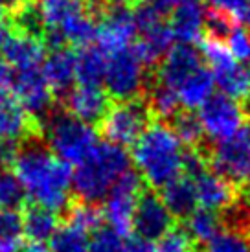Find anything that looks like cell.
Returning <instances> with one entry per match:
<instances>
[{"label":"cell","instance_id":"obj_26","mask_svg":"<svg viewBox=\"0 0 250 252\" xmlns=\"http://www.w3.org/2000/svg\"><path fill=\"white\" fill-rule=\"evenodd\" d=\"M107 68V54L99 46H85L76 56V79L79 85L99 87Z\"/></svg>","mask_w":250,"mask_h":252},{"label":"cell","instance_id":"obj_33","mask_svg":"<svg viewBox=\"0 0 250 252\" xmlns=\"http://www.w3.org/2000/svg\"><path fill=\"white\" fill-rule=\"evenodd\" d=\"M204 252H250V236L245 232L224 228L206 243Z\"/></svg>","mask_w":250,"mask_h":252},{"label":"cell","instance_id":"obj_47","mask_svg":"<svg viewBox=\"0 0 250 252\" xmlns=\"http://www.w3.org/2000/svg\"><path fill=\"white\" fill-rule=\"evenodd\" d=\"M193 252H195V251H193Z\"/></svg>","mask_w":250,"mask_h":252},{"label":"cell","instance_id":"obj_45","mask_svg":"<svg viewBox=\"0 0 250 252\" xmlns=\"http://www.w3.org/2000/svg\"><path fill=\"white\" fill-rule=\"evenodd\" d=\"M241 21L245 22L247 30L250 32V2H249V6H247V9H245V13H243V17H241Z\"/></svg>","mask_w":250,"mask_h":252},{"label":"cell","instance_id":"obj_30","mask_svg":"<svg viewBox=\"0 0 250 252\" xmlns=\"http://www.w3.org/2000/svg\"><path fill=\"white\" fill-rule=\"evenodd\" d=\"M22 234V214L17 210H0V252H19Z\"/></svg>","mask_w":250,"mask_h":252},{"label":"cell","instance_id":"obj_13","mask_svg":"<svg viewBox=\"0 0 250 252\" xmlns=\"http://www.w3.org/2000/svg\"><path fill=\"white\" fill-rule=\"evenodd\" d=\"M173 226V216L169 214L162 197L155 191H142L134 210L132 230L147 241L158 239Z\"/></svg>","mask_w":250,"mask_h":252},{"label":"cell","instance_id":"obj_21","mask_svg":"<svg viewBox=\"0 0 250 252\" xmlns=\"http://www.w3.org/2000/svg\"><path fill=\"white\" fill-rule=\"evenodd\" d=\"M195 191H197V203L201 204L204 210L221 212L228 210L236 201V191L234 184H230L226 179H222L217 173L204 171L202 175L193 179Z\"/></svg>","mask_w":250,"mask_h":252},{"label":"cell","instance_id":"obj_9","mask_svg":"<svg viewBox=\"0 0 250 252\" xmlns=\"http://www.w3.org/2000/svg\"><path fill=\"white\" fill-rule=\"evenodd\" d=\"M164 13L149 6H140L134 11V21L138 30V42L134 50L146 66L160 63L173 46V33L169 24L164 21Z\"/></svg>","mask_w":250,"mask_h":252},{"label":"cell","instance_id":"obj_35","mask_svg":"<svg viewBox=\"0 0 250 252\" xmlns=\"http://www.w3.org/2000/svg\"><path fill=\"white\" fill-rule=\"evenodd\" d=\"M156 252H193V239L189 238L186 228L171 226L169 230L156 239Z\"/></svg>","mask_w":250,"mask_h":252},{"label":"cell","instance_id":"obj_5","mask_svg":"<svg viewBox=\"0 0 250 252\" xmlns=\"http://www.w3.org/2000/svg\"><path fill=\"white\" fill-rule=\"evenodd\" d=\"M46 146L66 164L79 166L97 146L96 129L72 114H54L44 126Z\"/></svg>","mask_w":250,"mask_h":252},{"label":"cell","instance_id":"obj_4","mask_svg":"<svg viewBox=\"0 0 250 252\" xmlns=\"http://www.w3.org/2000/svg\"><path fill=\"white\" fill-rule=\"evenodd\" d=\"M31 19L57 42L89 44L96 37V22L85 0H35Z\"/></svg>","mask_w":250,"mask_h":252},{"label":"cell","instance_id":"obj_14","mask_svg":"<svg viewBox=\"0 0 250 252\" xmlns=\"http://www.w3.org/2000/svg\"><path fill=\"white\" fill-rule=\"evenodd\" d=\"M136 37H138V30H136L134 13L125 7H114L96 26L97 46L107 56L120 50L131 48V42Z\"/></svg>","mask_w":250,"mask_h":252},{"label":"cell","instance_id":"obj_28","mask_svg":"<svg viewBox=\"0 0 250 252\" xmlns=\"http://www.w3.org/2000/svg\"><path fill=\"white\" fill-rule=\"evenodd\" d=\"M89 232L72 223L61 224L50 239L52 252H87L89 251Z\"/></svg>","mask_w":250,"mask_h":252},{"label":"cell","instance_id":"obj_15","mask_svg":"<svg viewBox=\"0 0 250 252\" xmlns=\"http://www.w3.org/2000/svg\"><path fill=\"white\" fill-rule=\"evenodd\" d=\"M13 96L30 116H44L52 105V89L48 87L42 70L15 72Z\"/></svg>","mask_w":250,"mask_h":252},{"label":"cell","instance_id":"obj_43","mask_svg":"<svg viewBox=\"0 0 250 252\" xmlns=\"http://www.w3.org/2000/svg\"><path fill=\"white\" fill-rule=\"evenodd\" d=\"M17 4H19V0H0V17L9 9H13Z\"/></svg>","mask_w":250,"mask_h":252},{"label":"cell","instance_id":"obj_8","mask_svg":"<svg viewBox=\"0 0 250 252\" xmlns=\"http://www.w3.org/2000/svg\"><path fill=\"white\" fill-rule=\"evenodd\" d=\"M149 107L140 99L118 101L101 120V133L105 134L107 142H112L116 146H134L149 127Z\"/></svg>","mask_w":250,"mask_h":252},{"label":"cell","instance_id":"obj_1","mask_svg":"<svg viewBox=\"0 0 250 252\" xmlns=\"http://www.w3.org/2000/svg\"><path fill=\"white\" fill-rule=\"evenodd\" d=\"M13 171L33 204L48 210L64 212L74 197L70 195L72 168L41 142H28L19 147Z\"/></svg>","mask_w":250,"mask_h":252},{"label":"cell","instance_id":"obj_32","mask_svg":"<svg viewBox=\"0 0 250 252\" xmlns=\"http://www.w3.org/2000/svg\"><path fill=\"white\" fill-rule=\"evenodd\" d=\"M171 127L182 144H186L188 147H199L204 133H202L201 122H199L197 114L189 111H181L171 120Z\"/></svg>","mask_w":250,"mask_h":252},{"label":"cell","instance_id":"obj_36","mask_svg":"<svg viewBox=\"0 0 250 252\" xmlns=\"http://www.w3.org/2000/svg\"><path fill=\"white\" fill-rule=\"evenodd\" d=\"M226 46H228L230 54L236 57L239 63L250 68V32L241 26H234L230 30V33L224 39Z\"/></svg>","mask_w":250,"mask_h":252},{"label":"cell","instance_id":"obj_12","mask_svg":"<svg viewBox=\"0 0 250 252\" xmlns=\"http://www.w3.org/2000/svg\"><path fill=\"white\" fill-rule=\"evenodd\" d=\"M245 114L247 112L239 101L219 92V94H214L201 107L199 122H201L202 133L210 140L222 142L234 136L245 126Z\"/></svg>","mask_w":250,"mask_h":252},{"label":"cell","instance_id":"obj_16","mask_svg":"<svg viewBox=\"0 0 250 252\" xmlns=\"http://www.w3.org/2000/svg\"><path fill=\"white\" fill-rule=\"evenodd\" d=\"M202 64L201 54L193 44H182L171 46V50L166 54V57L160 61L156 83L169 87L177 92V89L184 83L188 76H191Z\"/></svg>","mask_w":250,"mask_h":252},{"label":"cell","instance_id":"obj_10","mask_svg":"<svg viewBox=\"0 0 250 252\" xmlns=\"http://www.w3.org/2000/svg\"><path fill=\"white\" fill-rule=\"evenodd\" d=\"M208 164L230 184H243L250 179V126H243L234 136L217 142L210 151Z\"/></svg>","mask_w":250,"mask_h":252},{"label":"cell","instance_id":"obj_2","mask_svg":"<svg viewBox=\"0 0 250 252\" xmlns=\"http://www.w3.org/2000/svg\"><path fill=\"white\" fill-rule=\"evenodd\" d=\"M182 142L167 124H151L132 146V162L138 175L151 188H164L182 175L184 168Z\"/></svg>","mask_w":250,"mask_h":252},{"label":"cell","instance_id":"obj_20","mask_svg":"<svg viewBox=\"0 0 250 252\" xmlns=\"http://www.w3.org/2000/svg\"><path fill=\"white\" fill-rule=\"evenodd\" d=\"M31 116L15 96L0 92V144H19L31 133Z\"/></svg>","mask_w":250,"mask_h":252},{"label":"cell","instance_id":"obj_19","mask_svg":"<svg viewBox=\"0 0 250 252\" xmlns=\"http://www.w3.org/2000/svg\"><path fill=\"white\" fill-rule=\"evenodd\" d=\"M4 56L13 72L39 70L46 59V48L39 37L24 32L9 37L4 48Z\"/></svg>","mask_w":250,"mask_h":252},{"label":"cell","instance_id":"obj_42","mask_svg":"<svg viewBox=\"0 0 250 252\" xmlns=\"http://www.w3.org/2000/svg\"><path fill=\"white\" fill-rule=\"evenodd\" d=\"M9 37H11V33H9L7 26L4 22H0V52H4L7 41H9Z\"/></svg>","mask_w":250,"mask_h":252},{"label":"cell","instance_id":"obj_40","mask_svg":"<svg viewBox=\"0 0 250 252\" xmlns=\"http://www.w3.org/2000/svg\"><path fill=\"white\" fill-rule=\"evenodd\" d=\"M146 6L153 7L160 13H166V11H173L177 4H181L182 0H142Z\"/></svg>","mask_w":250,"mask_h":252},{"label":"cell","instance_id":"obj_3","mask_svg":"<svg viewBox=\"0 0 250 252\" xmlns=\"http://www.w3.org/2000/svg\"><path fill=\"white\" fill-rule=\"evenodd\" d=\"M129 166L131 157L125 147L112 142H97L92 153L74 171L72 186L76 199L92 204L105 199L120 177L131 169Z\"/></svg>","mask_w":250,"mask_h":252},{"label":"cell","instance_id":"obj_41","mask_svg":"<svg viewBox=\"0 0 250 252\" xmlns=\"http://www.w3.org/2000/svg\"><path fill=\"white\" fill-rule=\"evenodd\" d=\"M19 252H52V251H50V247L46 245V243H41V241H28V243L21 245Z\"/></svg>","mask_w":250,"mask_h":252},{"label":"cell","instance_id":"obj_7","mask_svg":"<svg viewBox=\"0 0 250 252\" xmlns=\"http://www.w3.org/2000/svg\"><path fill=\"white\" fill-rule=\"evenodd\" d=\"M146 68L134 46L109 54L103 77L105 89L118 101L138 99L146 85Z\"/></svg>","mask_w":250,"mask_h":252},{"label":"cell","instance_id":"obj_24","mask_svg":"<svg viewBox=\"0 0 250 252\" xmlns=\"http://www.w3.org/2000/svg\"><path fill=\"white\" fill-rule=\"evenodd\" d=\"M214 74L206 64H201L197 70L184 79V83L177 89V96L181 99V105L186 111L201 109L212 96H214Z\"/></svg>","mask_w":250,"mask_h":252},{"label":"cell","instance_id":"obj_17","mask_svg":"<svg viewBox=\"0 0 250 252\" xmlns=\"http://www.w3.org/2000/svg\"><path fill=\"white\" fill-rule=\"evenodd\" d=\"M66 109L74 118L92 126L96 122H101L111 107L109 96L101 87L79 85L76 89H70L66 94Z\"/></svg>","mask_w":250,"mask_h":252},{"label":"cell","instance_id":"obj_37","mask_svg":"<svg viewBox=\"0 0 250 252\" xmlns=\"http://www.w3.org/2000/svg\"><path fill=\"white\" fill-rule=\"evenodd\" d=\"M206 2H208L210 9L219 11V13L237 21V19L243 17L245 9H247L250 0H206Z\"/></svg>","mask_w":250,"mask_h":252},{"label":"cell","instance_id":"obj_18","mask_svg":"<svg viewBox=\"0 0 250 252\" xmlns=\"http://www.w3.org/2000/svg\"><path fill=\"white\" fill-rule=\"evenodd\" d=\"M206 6L202 0H182L171 13L169 28L171 33L182 44H193L202 39V30L206 28Z\"/></svg>","mask_w":250,"mask_h":252},{"label":"cell","instance_id":"obj_38","mask_svg":"<svg viewBox=\"0 0 250 252\" xmlns=\"http://www.w3.org/2000/svg\"><path fill=\"white\" fill-rule=\"evenodd\" d=\"M125 252H156L155 245L151 241L142 238H131L129 241H125Z\"/></svg>","mask_w":250,"mask_h":252},{"label":"cell","instance_id":"obj_46","mask_svg":"<svg viewBox=\"0 0 250 252\" xmlns=\"http://www.w3.org/2000/svg\"><path fill=\"white\" fill-rule=\"evenodd\" d=\"M105 2H109V4H112V6L116 7H124L127 2H131V0H105Z\"/></svg>","mask_w":250,"mask_h":252},{"label":"cell","instance_id":"obj_29","mask_svg":"<svg viewBox=\"0 0 250 252\" xmlns=\"http://www.w3.org/2000/svg\"><path fill=\"white\" fill-rule=\"evenodd\" d=\"M26 206V189L9 168H0V210H22Z\"/></svg>","mask_w":250,"mask_h":252},{"label":"cell","instance_id":"obj_23","mask_svg":"<svg viewBox=\"0 0 250 252\" xmlns=\"http://www.w3.org/2000/svg\"><path fill=\"white\" fill-rule=\"evenodd\" d=\"M162 201L166 204L169 214L173 219H188L197 210V191H195V182L186 175L177 177L175 181L166 184L162 188Z\"/></svg>","mask_w":250,"mask_h":252},{"label":"cell","instance_id":"obj_39","mask_svg":"<svg viewBox=\"0 0 250 252\" xmlns=\"http://www.w3.org/2000/svg\"><path fill=\"white\" fill-rule=\"evenodd\" d=\"M13 79H15L13 68L7 64L6 59L0 57V92H4L7 87H11V85H13Z\"/></svg>","mask_w":250,"mask_h":252},{"label":"cell","instance_id":"obj_11","mask_svg":"<svg viewBox=\"0 0 250 252\" xmlns=\"http://www.w3.org/2000/svg\"><path fill=\"white\" fill-rule=\"evenodd\" d=\"M142 191H144L142 189V177L138 175V171L129 169L120 177L105 197V221L122 236H127L132 230L134 210H136L138 197Z\"/></svg>","mask_w":250,"mask_h":252},{"label":"cell","instance_id":"obj_31","mask_svg":"<svg viewBox=\"0 0 250 252\" xmlns=\"http://www.w3.org/2000/svg\"><path fill=\"white\" fill-rule=\"evenodd\" d=\"M149 111L151 114L158 116L160 120H173L181 112V99L177 92L169 87L155 83L153 91L149 94Z\"/></svg>","mask_w":250,"mask_h":252},{"label":"cell","instance_id":"obj_6","mask_svg":"<svg viewBox=\"0 0 250 252\" xmlns=\"http://www.w3.org/2000/svg\"><path fill=\"white\" fill-rule=\"evenodd\" d=\"M201 54L224 96L239 103L250 101V68L230 54L226 42L206 33L201 39Z\"/></svg>","mask_w":250,"mask_h":252},{"label":"cell","instance_id":"obj_22","mask_svg":"<svg viewBox=\"0 0 250 252\" xmlns=\"http://www.w3.org/2000/svg\"><path fill=\"white\" fill-rule=\"evenodd\" d=\"M41 70L52 92L68 94L72 83L76 81V54L66 48L54 50L46 56Z\"/></svg>","mask_w":250,"mask_h":252},{"label":"cell","instance_id":"obj_34","mask_svg":"<svg viewBox=\"0 0 250 252\" xmlns=\"http://www.w3.org/2000/svg\"><path fill=\"white\" fill-rule=\"evenodd\" d=\"M87 252H125V241L124 236L107 226H99L94 230V236L89 241V251Z\"/></svg>","mask_w":250,"mask_h":252},{"label":"cell","instance_id":"obj_25","mask_svg":"<svg viewBox=\"0 0 250 252\" xmlns=\"http://www.w3.org/2000/svg\"><path fill=\"white\" fill-rule=\"evenodd\" d=\"M22 228L30 241L44 243L46 239H52V236L59 228L57 212L48 210V208L33 203L26 204L22 208Z\"/></svg>","mask_w":250,"mask_h":252},{"label":"cell","instance_id":"obj_27","mask_svg":"<svg viewBox=\"0 0 250 252\" xmlns=\"http://www.w3.org/2000/svg\"><path fill=\"white\" fill-rule=\"evenodd\" d=\"M222 230V219L216 212L199 208L186 219V232L193 243H210Z\"/></svg>","mask_w":250,"mask_h":252},{"label":"cell","instance_id":"obj_44","mask_svg":"<svg viewBox=\"0 0 250 252\" xmlns=\"http://www.w3.org/2000/svg\"><path fill=\"white\" fill-rule=\"evenodd\" d=\"M245 206L250 210V179L247 181V184H245Z\"/></svg>","mask_w":250,"mask_h":252}]
</instances>
